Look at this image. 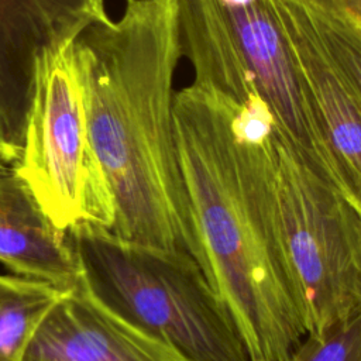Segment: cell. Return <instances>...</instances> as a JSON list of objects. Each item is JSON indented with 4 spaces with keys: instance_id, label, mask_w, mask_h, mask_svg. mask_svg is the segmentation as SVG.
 Listing matches in <instances>:
<instances>
[{
    "instance_id": "6da1fadb",
    "label": "cell",
    "mask_w": 361,
    "mask_h": 361,
    "mask_svg": "<svg viewBox=\"0 0 361 361\" xmlns=\"http://www.w3.org/2000/svg\"><path fill=\"white\" fill-rule=\"evenodd\" d=\"M71 58L90 149L83 223L202 271L173 124L176 0H126L120 18L71 42Z\"/></svg>"
},
{
    "instance_id": "7a4b0ae2",
    "label": "cell",
    "mask_w": 361,
    "mask_h": 361,
    "mask_svg": "<svg viewBox=\"0 0 361 361\" xmlns=\"http://www.w3.org/2000/svg\"><path fill=\"white\" fill-rule=\"evenodd\" d=\"M173 124L202 272L251 361H293L307 338L278 251L264 151L278 130L245 135L227 103L192 82Z\"/></svg>"
},
{
    "instance_id": "3957f363",
    "label": "cell",
    "mask_w": 361,
    "mask_h": 361,
    "mask_svg": "<svg viewBox=\"0 0 361 361\" xmlns=\"http://www.w3.org/2000/svg\"><path fill=\"white\" fill-rule=\"evenodd\" d=\"M264 176L278 251L307 337L361 310V217L276 131Z\"/></svg>"
},
{
    "instance_id": "277c9868",
    "label": "cell",
    "mask_w": 361,
    "mask_h": 361,
    "mask_svg": "<svg viewBox=\"0 0 361 361\" xmlns=\"http://www.w3.org/2000/svg\"><path fill=\"white\" fill-rule=\"evenodd\" d=\"M69 235L96 289L186 361H251L199 268L126 247L87 223Z\"/></svg>"
},
{
    "instance_id": "5b68a950",
    "label": "cell",
    "mask_w": 361,
    "mask_h": 361,
    "mask_svg": "<svg viewBox=\"0 0 361 361\" xmlns=\"http://www.w3.org/2000/svg\"><path fill=\"white\" fill-rule=\"evenodd\" d=\"M90 149L82 93L71 58V42L42 52L14 169L41 209L61 230L85 220Z\"/></svg>"
},
{
    "instance_id": "8992f818",
    "label": "cell",
    "mask_w": 361,
    "mask_h": 361,
    "mask_svg": "<svg viewBox=\"0 0 361 361\" xmlns=\"http://www.w3.org/2000/svg\"><path fill=\"white\" fill-rule=\"evenodd\" d=\"M281 137L338 190L310 93L271 0H217Z\"/></svg>"
},
{
    "instance_id": "52a82bcc",
    "label": "cell",
    "mask_w": 361,
    "mask_h": 361,
    "mask_svg": "<svg viewBox=\"0 0 361 361\" xmlns=\"http://www.w3.org/2000/svg\"><path fill=\"white\" fill-rule=\"evenodd\" d=\"M106 18V0H0V154L20 158L38 56Z\"/></svg>"
},
{
    "instance_id": "ba28073f",
    "label": "cell",
    "mask_w": 361,
    "mask_h": 361,
    "mask_svg": "<svg viewBox=\"0 0 361 361\" xmlns=\"http://www.w3.org/2000/svg\"><path fill=\"white\" fill-rule=\"evenodd\" d=\"M21 361L186 360L111 305L83 268L44 316Z\"/></svg>"
},
{
    "instance_id": "9c48e42d",
    "label": "cell",
    "mask_w": 361,
    "mask_h": 361,
    "mask_svg": "<svg viewBox=\"0 0 361 361\" xmlns=\"http://www.w3.org/2000/svg\"><path fill=\"white\" fill-rule=\"evenodd\" d=\"M310 93L338 188L361 217V106L336 71L299 0H271Z\"/></svg>"
},
{
    "instance_id": "30bf717a",
    "label": "cell",
    "mask_w": 361,
    "mask_h": 361,
    "mask_svg": "<svg viewBox=\"0 0 361 361\" xmlns=\"http://www.w3.org/2000/svg\"><path fill=\"white\" fill-rule=\"evenodd\" d=\"M0 262L62 289L83 272L69 233L49 220L14 166L0 172Z\"/></svg>"
},
{
    "instance_id": "8fae6325",
    "label": "cell",
    "mask_w": 361,
    "mask_h": 361,
    "mask_svg": "<svg viewBox=\"0 0 361 361\" xmlns=\"http://www.w3.org/2000/svg\"><path fill=\"white\" fill-rule=\"evenodd\" d=\"M62 288L38 278L0 274V361H21Z\"/></svg>"
},
{
    "instance_id": "7c38bea8",
    "label": "cell",
    "mask_w": 361,
    "mask_h": 361,
    "mask_svg": "<svg viewBox=\"0 0 361 361\" xmlns=\"http://www.w3.org/2000/svg\"><path fill=\"white\" fill-rule=\"evenodd\" d=\"M310 21L344 83L361 106V31L347 18L306 6Z\"/></svg>"
},
{
    "instance_id": "4fadbf2b",
    "label": "cell",
    "mask_w": 361,
    "mask_h": 361,
    "mask_svg": "<svg viewBox=\"0 0 361 361\" xmlns=\"http://www.w3.org/2000/svg\"><path fill=\"white\" fill-rule=\"evenodd\" d=\"M293 361H361V310L324 336L307 337Z\"/></svg>"
},
{
    "instance_id": "5bb4252c",
    "label": "cell",
    "mask_w": 361,
    "mask_h": 361,
    "mask_svg": "<svg viewBox=\"0 0 361 361\" xmlns=\"http://www.w3.org/2000/svg\"><path fill=\"white\" fill-rule=\"evenodd\" d=\"M303 4L330 16L347 18L355 25L361 24V0H299Z\"/></svg>"
},
{
    "instance_id": "9a60e30c",
    "label": "cell",
    "mask_w": 361,
    "mask_h": 361,
    "mask_svg": "<svg viewBox=\"0 0 361 361\" xmlns=\"http://www.w3.org/2000/svg\"><path fill=\"white\" fill-rule=\"evenodd\" d=\"M13 166H14V161L10 159L8 157L0 154V172L7 171V169H10V168H13Z\"/></svg>"
},
{
    "instance_id": "2e32d148",
    "label": "cell",
    "mask_w": 361,
    "mask_h": 361,
    "mask_svg": "<svg viewBox=\"0 0 361 361\" xmlns=\"http://www.w3.org/2000/svg\"><path fill=\"white\" fill-rule=\"evenodd\" d=\"M357 27H358V28H360V31H361V24H360V25H357Z\"/></svg>"
}]
</instances>
